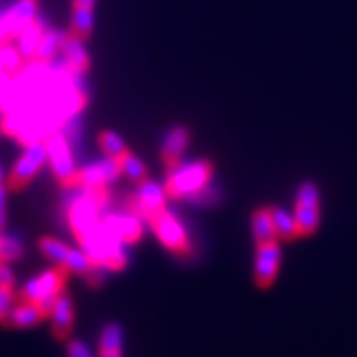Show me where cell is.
Here are the masks:
<instances>
[{"label": "cell", "mask_w": 357, "mask_h": 357, "mask_svg": "<svg viewBox=\"0 0 357 357\" xmlns=\"http://www.w3.org/2000/svg\"><path fill=\"white\" fill-rule=\"evenodd\" d=\"M60 34L54 32V30H46L40 38L38 46H36V52L32 56V62H40V64H48L52 58L56 56V50H58V42H60Z\"/></svg>", "instance_id": "obj_22"}, {"label": "cell", "mask_w": 357, "mask_h": 357, "mask_svg": "<svg viewBox=\"0 0 357 357\" xmlns=\"http://www.w3.org/2000/svg\"><path fill=\"white\" fill-rule=\"evenodd\" d=\"M42 34H44V24H42V20L34 18L30 24L26 26L24 32L18 36V40H20V54H22L24 60H32Z\"/></svg>", "instance_id": "obj_19"}, {"label": "cell", "mask_w": 357, "mask_h": 357, "mask_svg": "<svg viewBox=\"0 0 357 357\" xmlns=\"http://www.w3.org/2000/svg\"><path fill=\"white\" fill-rule=\"evenodd\" d=\"M36 16V0H20L10 13L4 16V30H6V40H16L24 28Z\"/></svg>", "instance_id": "obj_13"}, {"label": "cell", "mask_w": 357, "mask_h": 357, "mask_svg": "<svg viewBox=\"0 0 357 357\" xmlns=\"http://www.w3.org/2000/svg\"><path fill=\"white\" fill-rule=\"evenodd\" d=\"M165 197L167 192L163 187H159L157 183L145 178L137 187V195L129 201V208H131L133 215L149 218L151 215L165 208Z\"/></svg>", "instance_id": "obj_9"}, {"label": "cell", "mask_w": 357, "mask_h": 357, "mask_svg": "<svg viewBox=\"0 0 357 357\" xmlns=\"http://www.w3.org/2000/svg\"><path fill=\"white\" fill-rule=\"evenodd\" d=\"M121 169L117 159L109 157L98 165L88 167L84 171L76 173L74 178V187H82V189H96V187H107L109 183H114L115 178L119 177Z\"/></svg>", "instance_id": "obj_10"}, {"label": "cell", "mask_w": 357, "mask_h": 357, "mask_svg": "<svg viewBox=\"0 0 357 357\" xmlns=\"http://www.w3.org/2000/svg\"><path fill=\"white\" fill-rule=\"evenodd\" d=\"M0 238H2V232H0Z\"/></svg>", "instance_id": "obj_37"}, {"label": "cell", "mask_w": 357, "mask_h": 357, "mask_svg": "<svg viewBox=\"0 0 357 357\" xmlns=\"http://www.w3.org/2000/svg\"><path fill=\"white\" fill-rule=\"evenodd\" d=\"M296 225H298V234L307 236L314 234L319 227V191L314 183H304L300 185L298 195H296Z\"/></svg>", "instance_id": "obj_3"}, {"label": "cell", "mask_w": 357, "mask_h": 357, "mask_svg": "<svg viewBox=\"0 0 357 357\" xmlns=\"http://www.w3.org/2000/svg\"><path fill=\"white\" fill-rule=\"evenodd\" d=\"M98 204L89 199L88 195L84 192L79 199H76L70 211H68V220L70 227L74 230L76 238L79 244L84 246L86 255L96 262L103 266V229L102 222L98 220Z\"/></svg>", "instance_id": "obj_1"}, {"label": "cell", "mask_w": 357, "mask_h": 357, "mask_svg": "<svg viewBox=\"0 0 357 357\" xmlns=\"http://www.w3.org/2000/svg\"><path fill=\"white\" fill-rule=\"evenodd\" d=\"M147 220L153 227L159 241L165 244L169 250H173V252H177L181 256L189 255L191 244H189V238H187V232L181 227V222H178L177 218L173 217L167 208L151 215Z\"/></svg>", "instance_id": "obj_5"}, {"label": "cell", "mask_w": 357, "mask_h": 357, "mask_svg": "<svg viewBox=\"0 0 357 357\" xmlns=\"http://www.w3.org/2000/svg\"><path fill=\"white\" fill-rule=\"evenodd\" d=\"M6 227V185H0V232Z\"/></svg>", "instance_id": "obj_32"}, {"label": "cell", "mask_w": 357, "mask_h": 357, "mask_svg": "<svg viewBox=\"0 0 357 357\" xmlns=\"http://www.w3.org/2000/svg\"><path fill=\"white\" fill-rule=\"evenodd\" d=\"M46 318L42 314L36 304L32 302H20V306H16L14 310H10L8 318H6V324L4 326H13V328H32L36 326L38 321Z\"/></svg>", "instance_id": "obj_16"}, {"label": "cell", "mask_w": 357, "mask_h": 357, "mask_svg": "<svg viewBox=\"0 0 357 357\" xmlns=\"http://www.w3.org/2000/svg\"><path fill=\"white\" fill-rule=\"evenodd\" d=\"M13 290H6V288H0V324L4 326L6 318L10 314V304H13Z\"/></svg>", "instance_id": "obj_29"}, {"label": "cell", "mask_w": 357, "mask_h": 357, "mask_svg": "<svg viewBox=\"0 0 357 357\" xmlns=\"http://www.w3.org/2000/svg\"><path fill=\"white\" fill-rule=\"evenodd\" d=\"M0 288H6V290H13L14 288L13 270L6 266L4 262H0Z\"/></svg>", "instance_id": "obj_30"}, {"label": "cell", "mask_w": 357, "mask_h": 357, "mask_svg": "<svg viewBox=\"0 0 357 357\" xmlns=\"http://www.w3.org/2000/svg\"><path fill=\"white\" fill-rule=\"evenodd\" d=\"M74 6H93V0H74Z\"/></svg>", "instance_id": "obj_34"}, {"label": "cell", "mask_w": 357, "mask_h": 357, "mask_svg": "<svg viewBox=\"0 0 357 357\" xmlns=\"http://www.w3.org/2000/svg\"><path fill=\"white\" fill-rule=\"evenodd\" d=\"M187 143H189V131L185 128H173L167 133L163 147H161V157H163L167 169H173L181 163V157L187 149Z\"/></svg>", "instance_id": "obj_14"}, {"label": "cell", "mask_w": 357, "mask_h": 357, "mask_svg": "<svg viewBox=\"0 0 357 357\" xmlns=\"http://www.w3.org/2000/svg\"><path fill=\"white\" fill-rule=\"evenodd\" d=\"M280 268V246L276 241L266 244H258L256 248V264H255V282L258 288L266 290L270 288Z\"/></svg>", "instance_id": "obj_8"}, {"label": "cell", "mask_w": 357, "mask_h": 357, "mask_svg": "<svg viewBox=\"0 0 357 357\" xmlns=\"http://www.w3.org/2000/svg\"><path fill=\"white\" fill-rule=\"evenodd\" d=\"M213 175V165L208 161H195L189 165H177L169 169V177L165 181V192L171 199H187L197 197L206 189Z\"/></svg>", "instance_id": "obj_2"}, {"label": "cell", "mask_w": 357, "mask_h": 357, "mask_svg": "<svg viewBox=\"0 0 357 357\" xmlns=\"http://www.w3.org/2000/svg\"><path fill=\"white\" fill-rule=\"evenodd\" d=\"M0 185H6V181H4V175H2V169H0Z\"/></svg>", "instance_id": "obj_36"}, {"label": "cell", "mask_w": 357, "mask_h": 357, "mask_svg": "<svg viewBox=\"0 0 357 357\" xmlns=\"http://www.w3.org/2000/svg\"><path fill=\"white\" fill-rule=\"evenodd\" d=\"M102 229L112 234L115 241L121 244L137 243L143 234V227L137 217H119V215H109L103 218Z\"/></svg>", "instance_id": "obj_11"}, {"label": "cell", "mask_w": 357, "mask_h": 357, "mask_svg": "<svg viewBox=\"0 0 357 357\" xmlns=\"http://www.w3.org/2000/svg\"><path fill=\"white\" fill-rule=\"evenodd\" d=\"M46 153L50 161L54 175L60 181L62 187H74V178H76V169H74V157L70 153V147L60 133H50L46 139Z\"/></svg>", "instance_id": "obj_6"}, {"label": "cell", "mask_w": 357, "mask_h": 357, "mask_svg": "<svg viewBox=\"0 0 357 357\" xmlns=\"http://www.w3.org/2000/svg\"><path fill=\"white\" fill-rule=\"evenodd\" d=\"M91 28H93V14H91V6H74L70 34L84 42V40H88L89 36H91Z\"/></svg>", "instance_id": "obj_20"}, {"label": "cell", "mask_w": 357, "mask_h": 357, "mask_svg": "<svg viewBox=\"0 0 357 357\" xmlns=\"http://www.w3.org/2000/svg\"><path fill=\"white\" fill-rule=\"evenodd\" d=\"M22 56L20 50H14L10 46H0V72L8 74V76H18L22 72Z\"/></svg>", "instance_id": "obj_24"}, {"label": "cell", "mask_w": 357, "mask_h": 357, "mask_svg": "<svg viewBox=\"0 0 357 357\" xmlns=\"http://www.w3.org/2000/svg\"><path fill=\"white\" fill-rule=\"evenodd\" d=\"M270 215H272V222H274V230H276V238L280 241H294L298 234V225H296V217H294L290 211L280 208V206H274L270 208Z\"/></svg>", "instance_id": "obj_17"}, {"label": "cell", "mask_w": 357, "mask_h": 357, "mask_svg": "<svg viewBox=\"0 0 357 357\" xmlns=\"http://www.w3.org/2000/svg\"><path fill=\"white\" fill-rule=\"evenodd\" d=\"M38 246L40 250H42V255L46 256L50 262H54V266L64 268L70 246H66L64 243H60L58 238H52V236H42L38 241Z\"/></svg>", "instance_id": "obj_21"}, {"label": "cell", "mask_w": 357, "mask_h": 357, "mask_svg": "<svg viewBox=\"0 0 357 357\" xmlns=\"http://www.w3.org/2000/svg\"><path fill=\"white\" fill-rule=\"evenodd\" d=\"M46 159H48V153H46V145L42 141L28 145L26 153L16 161V165L6 178V187L10 191H22L26 185L36 177V173L42 169Z\"/></svg>", "instance_id": "obj_4"}, {"label": "cell", "mask_w": 357, "mask_h": 357, "mask_svg": "<svg viewBox=\"0 0 357 357\" xmlns=\"http://www.w3.org/2000/svg\"><path fill=\"white\" fill-rule=\"evenodd\" d=\"M52 333L54 337L66 342L70 337V333L74 330V304H72V298L62 290L58 296V302L52 310Z\"/></svg>", "instance_id": "obj_12"}, {"label": "cell", "mask_w": 357, "mask_h": 357, "mask_svg": "<svg viewBox=\"0 0 357 357\" xmlns=\"http://www.w3.org/2000/svg\"><path fill=\"white\" fill-rule=\"evenodd\" d=\"M96 266V262L89 258L86 252L82 250H76V248H70L68 252V258H66L64 268L70 272V274H79V276H86L91 268Z\"/></svg>", "instance_id": "obj_25"}, {"label": "cell", "mask_w": 357, "mask_h": 357, "mask_svg": "<svg viewBox=\"0 0 357 357\" xmlns=\"http://www.w3.org/2000/svg\"><path fill=\"white\" fill-rule=\"evenodd\" d=\"M64 42H62V46H64V54H66V62H68V68H70V72L72 74H82V72H86L89 68V60H88V54L84 50V44H82V40H77L76 36H64Z\"/></svg>", "instance_id": "obj_15"}, {"label": "cell", "mask_w": 357, "mask_h": 357, "mask_svg": "<svg viewBox=\"0 0 357 357\" xmlns=\"http://www.w3.org/2000/svg\"><path fill=\"white\" fill-rule=\"evenodd\" d=\"M68 357H91L89 349L82 342H70L68 344Z\"/></svg>", "instance_id": "obj_31"}, {"label": "cell", "mask_w": 357, "mask_h": 357, "mask_svg": "<svg viewBox=\"0 0 357 357\" xmlns=\"http://www.w3.org/2000/svg\"><path fill=\"white\" fill-rule=\"evenodd\" d=\"M10 79L13 77L8 76V74H4V72H0V98L6 93V89L10 88Z\"/></svg>", "instance_id": "obj_33"}, {"label": "cell", "mask_w": 357, "mask_h": 357, "mask_svg": "<svg viewBox=\"0 0 357 357\" xmlns=\"http://www.w3.org/2000/svg\"><path fill=\"white\" fill-rule=\"evenodd\" d=\"M252 234H255L256 244H266L276 241V230L272 222L270 208H260L252 217Z\"/></svg>", "instance_id": "obj_18"}, {"label": "cell", "mask_w": 357, "mask_h": 357, "mask_svg": "<svg viewBox=\"0 0 357 357\" xmlns=\"http://www.w3.org/2000/svg\"><path fill=\"white\" fill-rule=\"evenodd\" d=\"M117 163H119L121 173H126V175H128L131 181H135L137 185L147 178V169H145V165H143V161L137 159L133 153H129L128 149L117 157Z\"/></svg>", "instance_id": "obj_23"}, {"label": "cell", "mask_w": 357, "mask_h": 357, "mask_svg": "<svg viewBox=\"0 0 357 357\" xmlns=\"http://www.w3.org/2000/svg\"><path fill=\"white\" fill-rule=\"evenodd\" d=\"M100 357H121V351H117V354H100Z\"/></svg>", "instance_id": "obj_35"}, {"label": "cell", "mask_w": 357, "mask_h": 357, "mask_svg": "<svg viewBox=\"0 0 357 357\" xmlns=\"http://www.w3.org/2000/svg\"><path fill=\"white\" fill-rule=\"evenodd\" d=\"M100 147H102V151H105L107 157H114V159H117L126 151L123 141L119 139V135H115L114 131H102L100 133Z\"/></svg>", "instance_id": "obj_27"}, {"label": "cell", "mask_w": 357, "mask_h": 357, "mask_svg": "<svg viewBox=\"0 0 357 357\" xmlns=\"http://www.w3.org/2000/svg\"><path fill=\"white\" fill-rule=\"evenodd\" d=\"M68 270L62 266H54L48 272L40 274L38 278L30 280L24 288L18 292V300L20 302H36L42 296L54 292H62L68 280Z\"/></svg>", "instance_id": "obj_7"}, {"label": "cell", "mask_w": 357, "mask_h": 357, "mask_svg": "<svg viewBox=\"0 0 357 357\" xmlns=\"http://www.w3.org/2000/svg\"><path fill=\"white\" fill-rule=\"evenodd\" d=\"M121 351V328L117 324H109L100 337V354H117Z\"/></svg>", "instance_id": "obj_26"}, {"label": "cell", "mask_w": 357, "mask_h": 357, "mask_svg": "<svg viewBox=\"0 0 357 357\" xmlns=\"http://www.w3.org/2000/svg\"><path fill=\"white\" fill-rule=\"evenodd\" d=\"M22 256V246L16 238L4 236L0 238V262H14Z\"/></svg>", "instance_id": "obj_28"}]
</instances>
